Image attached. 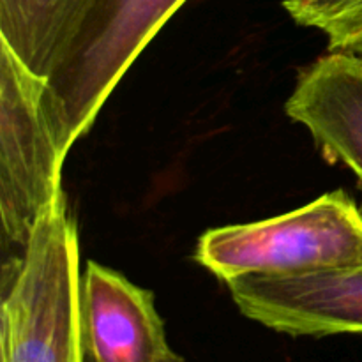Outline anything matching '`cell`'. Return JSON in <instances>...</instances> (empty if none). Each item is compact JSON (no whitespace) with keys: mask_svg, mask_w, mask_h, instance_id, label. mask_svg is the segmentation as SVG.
<instances>
[{"mask_svg":"<svg viewBox=\"0 0 362 362\" xmlns=\"http://www.w3.org/2000/svg\"><path fill=\"white\" fill-rule=\"evenodd\" d=\"M64 159L46 108V80L0 41V218L6 246L21 253L39 216L64 194Z\"/></svg>","mask_w":362,"mask_h":362,"instance_id":"277c9868","label":"cell"},{"mask_svg":"<svg viewBox=\"0 0 362 362\" xmlns=\"http://www.w3.org/2000/svg\"><path fill=\"white\" fill-rule=\"evenodd\" d=\"M81 318L90 362H161L172 350L154 293L95 262L81 276Z\"/></svg>","mask_w":362,"mask_h":362,"instance_id":"8992f818","label":"cell"},{"mask_svg":"<svg viewBox=\"0 0 362 362\" xmlns=\"http://www.w3.org/2000/svg\"><path fill=\"white\" fill-rule=\"evenodd\" d=\"M187 0H90L46 78V108L60 151L90 131L119 81Z\"/></svg>","mask_w":362,"mask_h":362,"instance_id":"7a4b0ae2","label":"cell"},{"mask_svg":"<svg viewBox=\"0 0 362 362\" xmlns=\"http://www.w3.org/2000/svg\"><path fill=\"white\" fill-rule=\"evenodd\" d=\"M88 4L90 0H0V41L46 80Z\"/></svg>","mask_w":362,"mask_h":362,"instance_id":"ba28073f","label":"cell"},{"mask_svg":"<svg viewBox=\"0 0 362 362\" xmlns=\"http://www.w3.org/2000/svg\"><path fill=\"white\" fill-rule=\"evenodd\" d=\"M331 163L354 172L362 189V55L329 52L300 71L285 105Z\"/></svg>","mask_w":362,"mask_h":362,"instance_id":"52a82bcc","label":"cell"},{"mask_svg":"<svg viewBox=\"0 0 362 362\" xmlns=\"http://www.w3.org/2000/svg\"><path fill=\"white\" fill-rule=\"evenodd\" d=\"M194 260L225 283L361 267L362 214L346 191L336 189L276 218L207 230Z\"/></svg>","mask_w":362,"mask_h":362,"instance_id":"3957f363","label":"cell"},{"mask_svg":"<svg viewBox=\"0 0 362 362\" xmlns=\"http://www.w3.org/2000/svg\"><path fill=\"white\" fill-rule=\"evenodd\" d=\"M250 320L293 336L362 334V265L304 276H243L226 283Z\"/></svg>","mask_w":362,"mask_h":362,"instance_id":"5b68a950","label":"cell"},{"mask_svg":"<svg viewBox=\"0 0 362 362\" xmlns=\"http://www.w3.org/2000/svg\"><path fill=\"white\" fill-rule=\"evenodd\" d=\"M283 7L297 25L320 30L329 52H362V0H283Z\"/></svg>","mask_w":362,"mask_h":362,"instance_id":"9c48e42d","label":"cell"},{"mask_svg":"<svg viewBox=\"0 0 362 362\" xmlns=\"http://www.w3.org/2000/svg\"><path fill=\"white\" fill-rule=\"evenodd\" d=\"M161 362H184V359L179 356V354H175L173 350H170V352L163 357Z\"/></svg>","mask_w":362,"mask_h":362,"instance_id":"30bf717a","label":"cell"},{"mask_svg":"<svg viewBox=\"0 0 362 362\" xmlns=\"http://www.w3.org/2000/svg\"><path fill=\"white\" fill-rule=\"evenodd\" d=\"M2 362H85L78 228L59 197L2 265Z\"/></svg>","mask_w":362,"mask_h":362,"instance_id":"6da1fadb","label":"cell"}]
</instances>
